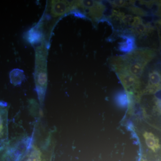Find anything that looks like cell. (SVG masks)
Wrapping results in <instances>:
<instances>
[{
  "label": "cell",
  "mask_w": 161,
  "mask_h": 161,
  "mask_svg": "<svg viewBox=\"0 0 161 161\" xmlns=\"http://www.w3.org/2000/svg\"><path fill=\"white\" fill-rule=\"evenodd\" d=\"M156 55L154 49L136 48L126 54L112 57L110 65L115 73H127L139 79L147 64Z\"/></svg>",
  "instance_id": "obj_1"
},
{
  "label": "cell",
  "mask_w": 161,
  "mask_h": 161,
  "mask_svg": "<svg viewBox=\"0 0 161 161\" xmlns=\"http://www.w3.org/2000/svg\"><path fill=\"white\" fill-rule=\"evenodd\" d=\"M32 138L22 137L9 140L0 147V161H19L30 147Z\"/></svg>",
  "instance_id": "obj_2"
},
{
  "label": "cell",
  "mask_w": 161,
  "mask_h": 161,
  "mask_svg": "<svg viewBox=\"0 0 161 161\" xmlns=\"http://www.w3.org/2000/svg\"><path fill=\"white\" fill-rule=\"evenodd\" d=\"M76 6V8L79 7L82 9L88 15L90 19L98 23L103 19L107 10L106 6L101 1H77Z\"/></svg>",
  "instance_id": "obj_3"
},
{
  "label": "cell",
  "mask_w": 161,
  "mask_h": 161,
  "mask_svg": "<svg viewBox=\"0 0 161 161\" xmlns=\"http://www.w3.org/2000/svg\"><path fill=\"white\" fill-rule=\"evenodd\" d=\"M9 109V106L7 103L0 101V146L9 141L8 123Z\"/></svg>",
  "instance_id": "obj_4"
},
{
  "label": "cell",
  "mask_w": 161,
  "mask_h": 161,
  "mask_svg": "<svg viewBox=\"0 0 161 161\" xmlns=\"http://www.w3.org/2000/svg\"><path fill=\"white\" fill-rule=\"evenodd\" d=\"M154 30L150 23H144L141 17L135 16L129 30L134 36L143 37L150 34Z\"/></svg>",
  "instance_id": "obj_5"
},
{
  "label": "cell",
  "mask_w": 161,
  "mask_h": 161,
  "mask_svg": "<svg viewBox=\"0 0 161 161\" xmlns=\"http://www.w3.org/2000/svg\"><path fill=\"white\" fill-rule=\"evenodd\" d=\"M128 94L136 93L139 88V79L127 73H116Z\"/></svg>",
  "instance_id": "obj_6"
},
{
  "label": "cell",
  "mask_w": 161,
  "mask_h": 161,
  "mask_svg": "<svg viewBox=\"0 0 161 161\" xmlns=\"http://www.w3.org/2000/svg\"><path fill=\"white\" fill-rule=\"evenodd\" d=\"M76 1H53L52 13L55 16L62 15L76 8Z\"/></svg>",
  "instance_id": "obj_7"
},
{
  "label": "cell",
  "mask_w": 161,
  "mask_h": 161,
  "mask_svg": "<svg viewBox=\"0 0 161 161\" xmlns=\"http://www.w3.org/2000/svg\"><path fill=\"white\" fill-rule=\"evenodd\" d=\"M119 37L123 40L119 43L118 50L119 51L127 54L136 49V40L134 36L129 34H122Z\"/></svg>",
  "instance_id": "obj_8"
},
{
  "label": "cell",
  "mask_w": 161,
  "mask_h": 161,
  "mask_svg": "<svg viewBox=\"0 0 161 161\" xmlns=\"http://www.w3.org/2000/svg\"><path fill=\"white\" fill-rule=\"evenodd\" d=\"M147 92H156L161 89V73L159 70H151L149 74Z\"/></svg>",
  "instance_id": "obj_9"
},
{
  "label": "cell",
  "mask_w": 161,
  "mask_h": 161,
  "mask_svg": "<svg viewBox=\"0 0 161 161\" xmlns=\"http://www.w3.org/2000/svg\"><path fill=\"white\" fill-rule=\"evenodd\" d=\"M109 16L110 19L116 20L118 21L121 24L130 26V27L134 17L132 15L126 14L125 13L115 9H112Z\"/></svg>",
  "instance_id": "obj_10"
},
{
  "label": "cell",
  "mask_w": 161,
  "mask_h": 161,
  "mask_svg": "<svg viewBox=\"0 0 161 161\" xmlns=\"http://www.w3.org/2000/svg\"><path fill=\"white\" fill-rule=\"evenodd\" d=\"M143 136L147 147L149 148L153 151H155L159 148L158 139L152 133L146 132Z\"/></svg>",
  "instance_id": "obj_11"
},
{
  "label": "cell",
  "mask_w": 161,
  "mask_h": 161,
  "mask_svg": "<svg viewBox=\"0 0 161 161\" xmlns=\"http://www.w3.org/2000/svg\"><path fill=\"white\" fill-rule=\"evenodd\" d=\"M31 147L26 161H42V154L40 149L36 145H33Z\"/></svg>",
  "instance_id": "obj_12"
},
{
  "label": "cell",
  "mask_w": 161,
  "mask_h": 161,
  "mask_svg": "<svg viewBox=\"0 0 161 161\" xmlns=\"http://www.w3.org/2000/svg\"><path fill=\"white\" fill-rule=\"evenodd\" d=\"M136 1H134V3L130 6L127 7V9H128L132 13L136 15L137 16L139 17H153V15L150 14L149 13L147 12L146 10L142 9L138 6H136Z\"/></svg>",
  "instance_id": "obj_13"
},
{
  "label": "cell",
  "mask_w": 161,
  "mask_h": 161,
  "mask_svg": "<svg viewBox=\"0 0 161 161\" xmlns=\"http://www.w3.org/2000/svg\"><path fill=\"white\" fill-rule=\"evenodd\" d=\"M134 1H108V3L113 8H127L134 3Z\"/></svg>",
  "instance_id": "obj_14"
},
{
  "label": "cell",
  "mask_w": 161,
  "mask_h": 161,
  "mask_svg": "<svg viewBox=\"0 0 161 161\" xmlns=\"http://www.w3.org/2000/svg\"><path fill=\"white\" fill-rule=\"evenodd\" d=\"M22 71L19 69H14L10 73V78L12 83L17 84L21 81L22 79Z\"/></svg>",
  "instance_id": "obj_15"
},
{
  "label": "cell",
  "mask_w": 161,
  "mask_h": 161,
  "mask_svg": "<svg viewBox=\"0 0 161 161\" xmlns=\"http://www.w3.org/2000/svg\"><path fill=\"white\" fill-rule=\"evenodd\" d=\"M156 26L157 27L158 31L159 38L160 43H161V18L157 20L155 22Z\"/></svg>",
  "instance_id": "obj_16"
},
{
  "label": "cell",
  "mask_w": 161,
  "mask_h": 161,
  "mask_svg": "<svg viewBox=\"0 0 161 161\" xmlns=\"http://www.w3.org/2000/svg\"><path fill=\"white\" fill-rule=\"evenodd\" d=\"M158 10L157 16H161V1H157Z\"/></svg>",
  "instance_id": "obj_17"
}]
</instances>
